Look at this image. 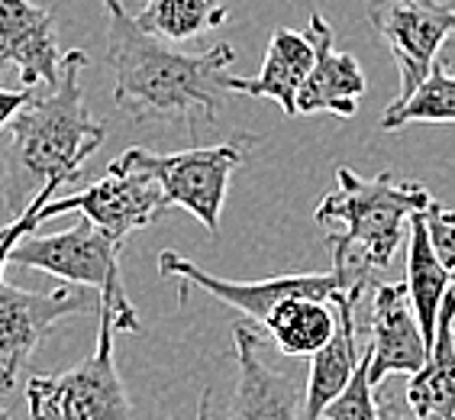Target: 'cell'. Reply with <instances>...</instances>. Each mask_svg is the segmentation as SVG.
Here are the masks:
<instances>
[{"label": "cell", "instance_id": "6da1fadb", "mask_svg": "<svg viewBox=\"0 0 455 420\" xmlns=\"http://www.w3.org/2000/svg\"><path fill=\"white\" fill-rule=\"evenodd\" d=\"M107 10V65L114 71V104L136 123H217L229 88L233 45L217 43L204 52L168 49L146 33L120 0H100Z\"/></svg>", "mask_w": 455, "mask_h": 420}, {"label": "cell", "instance_id": "7a4b0ae2", "mask_svg": "<svg viewBox=\"0 0 455 420\" xmlns=\"http://www.w3.org/2000/svg\"><path fill=\"white\" fill-rule=\"evenodd\" d=\"M88 55L71 49L61 59V75L52 88L33 91L7 123L0 142V194L10 220L20 217L49 182L68 184L81 166L104 146L107 130L84 107L81 71Z\"/></svg>", "mask_w": 455, "mask_h": 420}, {"label": "cell", "instance_id": "3957f363", "mask_svg": "<svg viewBox=\"0 0 455 420\" xmlns=\"http://www.w3.org/2000/svg\"><path fill=\"white\" fill-rule=\"evenodd\" d=\"M433 204L429 188L411 178H397L391 168L362 178L349 166L336 168V191L323 194L314 220L333 230L326 243L333 253V269L352 291L375 288V275L395 262L403 230Z\"/></svg>", "mask_w": 455, "mask_h": 420}, {"label": "cell", "instance_id": "277c9868", "mask_svg": "<svg viewBox=\"0 0 455 420\" xmlns=\"http://www.w3.org/2000/svg\"><path fill=\"white\" fill-rule=\"evenodd\" d=\"M116 317L110 307L97 314V350L78 366L27 382V401L33 420H136L130 394L116 368L114 336Z\"/></svg>", "mask_w": 455, "mask_h": 420}, {"label": "cell", "instance_id": "5b68a950", "mask_svg": "<svg viewBox=\"0 0 455 420\" xmlns=\"http://www.w3.org/2000/svg\"><path fill=\"white\" fill-rule=\"evenodd\" d=\"M120 249L114 237H107L94 220L81 217L65 233L52 237H29L13 249L10 262L27 265V269L45 271L71 285H88L100 291L104 307H110L116 317V330L140 333V314L132 311L120 275Z\"/></svg>", "mask_w": 455, "mask_h": 420}, {"label": "cell", "instance_id": "8992f818", "mask_svg": "<svg viewBox=\"0 0 455 420\" xmlns=\"http://www.w3.org/2000/svg\"><path fill=\"white\" fill-rule=\"evenodd\" d=\"M126 156L158 178L168 198V207L188 210L201 220L207 233L220 230V214L229 191V178L243 166L245 149L239 140L217 142V146H194L184 152H149L132 146Z\"/></svg>", "mask_w": 455, "mask_h": 420}, {"label": "cell", "instance_id": "52a82bcc", "mask_svg": "<svg viewBox=\"0 0 455 420\" xmlns=\"http://www.w3.org/2000/svg\"><path fill=\"white\" fill-rule=\"evenodd\" d=\"M100 291L88 285H61L55 291H29L13 281H0V388L17 385L20 372L39 343L59 320L78 314H100Z\"/></svg>", "mask_w": 455, "mask_h": 420}, {"label": "cell", "instance_id": "ba28073f", "mask_svg": "<svg viewBox=\"0 0 455 420\" xmlns=\"http://www.w3.org/2000/svg\"><path fill=\"white\" fill-rule=\"evenodd\" d=\"M78 210L81 217L94 220L97 227L104 230L107 237H114L116 243H126L130 233L142 227H152L162 210H168V198L162 191V184L152 172L136 166L126 152L116 162H110L104 178H97L84 191L68 194V198H52L43 207V223Z\"/></svg>", "mask_w": 455, "mask_h": 420}, {"label": "cell", "instance_id": "9c48e42d", "mask_svg": "<svg viewBox=\"0 0 455 420\" xmlns=\"http://www.w3.org/2000/svg\"><path fill=\"white\" fill-rule=\"evenodd\" d=\"M158 271H162V279L178 281V301H188V291L201 288L207 295H213L220 304L236 307L239 314H245L255 324H265L268 314L275 311V304H281L284 298H294V295L333 301L339 291H352L336 269L288 271V275H272V279H259V281L217 279V275L204 271L201 265H194L191 259H184V255L172 253V249L158 253Z\"/></svg>", "mask_w": 455, "mask_h": 420}, {"label": "cell", "instance_id": "30bf717a", "mask_svg": "<svg viewBox=\"0 0 455 420\" xmlns=\"http://www.w3.org/2000/svg\"><path fill=\"white\" fill-rule=\"evenodd\" d=\"M368 23L397 65V97H407L439 65V52L455 33V7L443 0H368Z\"/></svg>", "mask_w": 455, "mask_h": 420}, {"label": "cell", "instance_id": "8fae6325", "mask_svg": "<svg viewBox=\"0 0 455 420\" xmlns=\"http://www.w3.org/2000/svg\"><path fill=\"white\" fill-rule=\"evenodd\" d=\"M368 301H371L368 359H371V382H375V388L387 376H413V372H420L429 356V343L420 327V317H417V307H413L407 281L375 285Z\"/></svg>", "mask_w": 455, "mask_h": 420}, {"label": "cell", "instance_id": "7c38bea8", "mask_svg": "<svg viewBox=\"0 0 455 420\" xmlns=\"http://www.w3.org/2000/svg\"><path fill=\"white\" fill-rule=\"evenodd\" d=\"M61 59L52 10L33 0H0V75L13 69L23 88L43 91L59 81Z\"/></svg>", "mask_w": 455, "mask_h": 420}, {"label": "cell", "instance_id": "4fadbf2b", "mask_svg": "<svg viewBox=\"0 0 455 420\" xmlns=\"http://www.w3.org/2000/svg\"><path fill=\"white\" fill-rule=\"evenodd\" d=\"M233 350L239 376L229 420H304L300 382L262 359V336L249 324L233 327Z\"/></svg>", "mask_w": 455, "mask_h": 420}, {"label": "cell", "instance_id": "5bb4252c", "mask_svg": "<svg viewBox=\"0 0 455 420\" xmlns=\"http://www.w3.org/2000/svg\"><path fill=\"white\" fill-rule=\"evenodd\" d=\"M307 36L314 39L316 61L298 94V117L333 114L336 120H352L368 88L359 59L336 49V33L323 13H310Z\"/></svg>", "mask_w": 455, "mask_h": 420}, {"label": "cell", "instance_id": "9a60e30c", "mask_svg": "<svg viewBox=\"0 0 455 420\" xmlns=\"http://www.w3.org/2000/svg\"><path fill=\"white\" fill-rule=\"evenodd\" d=\"M362 291H339L333 298L339 324L330 336L323 350L310 356V372H307L304 385V420H323V411L330 401H336L346 385L352 382L355 368H359L365 350L359 352V327H355V304H359Z\"/></svg>", "mask_w": 455, "mask_h": 420}, {"label": "cell", "instance_id": "2e32d148", "mask_svg": "<svg viewBox=\"0 0 455 420\" xmlns=\"http://www.w3.org/2000/svg\"><path fill=\"white\" fill-rule=\"evenodd\" d=\"M316 49L314 39L298 29H275L265 49L262 71L255 78H229L233 94H249V97H265L281 107L284 117H298V94L304 88L307 75L314 69Z\"/></svg>", "mask_w": 455, "mask_h": 420}, {"label": "cell", "instance_id": "e0dca14e", "mask_svg": "<svg viewBox=\"0 0 455 420\" xmlns=\"http://www.w3.org/2000/svg\"><path fill=\"white\" fill-rule=\"evenodd\" d=\"M455 288H449L439 311L436 340L420 372H413L403 404L413 420H455Z\"/></svg>", "mask_w": 455, "mask_h": 420}, {"label": "cell", "instance_id": "ac0fdd59", "mask_svg": "<svg viewBox=\"0 0 455 420\" xmlns=\"http://www.w3.org/2000/svg\"><path fill=\"white\" fill-rule=\"evenodd\" d=\"M336 324H339V314L333 301L310 298V295L284 298L281 304H275V311L265 320L275 346L284 356H314L330 343Z\"/></svg>", "mask_w": 455, "mask_h": 420}, {"label": "cell", "instance_id": "d6986e66", "mask_svg": "<svg viewBox=\"0 0 455 420\" xmlns=\"http://www.w3.org/2000/svg\"><path fill=\"white\" fill-rule=\"evenodd\" d=\"M407 288H411L413 307L420 317V327L427 333V343L433 346L439 327V311L446 301L449 288H452V275L446 265L439 262L436 249L429 243L427 217L417 214L411 220V243H407Z\"/></svg>", "mask_w": 455, "mask_h": 420}, {"label": "cell", "instance_id": "ffe728a7", "mask_svg": "<svg viewBox=\"0 0 455 420\" xmlns=\"http://www.w3.org/2000/svg\"><path fill=\"white\" fill-rule=\"evenodd\" d=\"M229 10L220 0H149L140 17V27L146 33L168 39V43H184L197 36L223 27Z\"/></svg>", "mask_w": 455, "mask_h": 420}, {"label": "cell", "instance_id": "44dd1931", "mask_svg": "<svg viewBox=\"0 0 455 420\" xmlns=\"http://www.w3.org/2000/svg\"><path fill=\"white\" fill-rule=\"evenodd\" d=\"M411 123H455V71H446L443 65H436L413 94L395 97L387 104L378 126L391 133L403 130Z\"/></svg>", "mask_w": 455, "mask_h": 420}, {"label": "cell", "instance_id": "7402d4cb", "mask_svg": "<svg viewBox=\"0 0 455 420\" xmlns=\"http://www.w3.org/2000/svg\"><path fill=\"white\" fill-rule=\"evenodd\" d=\"M323 420H381V408L375 401V382H371L368 350L362 356L352 382L346 385V392L336 401H330V408L323 411Z\"/></svg>", "mask_w": 455, "mask_h": 420}, {"label": "cell", "instance_id": "603a6c76", "mask_svg": "<svg viewBox=\"0 0 455 420\" xmlns=\"http://www.w3.org/2000/svg\"><path fill=\"white\" fill-rule=\"evenodd\" d=\"M59 188H65V184L49 182L43 191H39V198H36V201L29 204V207L20 214V217L7 220V223L0 227V281H4V269H7L10 259H13V249H17V246L23 243V239H27L29 233L39 227V223H43V207L52 201Z\"/></svg>", "mask_w": 455, "mask_h": 420}, {"label": "cell", "instance_id": "cb8c5ba5", "mask_svg": "<svg viewBox=\"0 0 455 420\" xmlns=\"http://www.w3.org/2000/svg\"><path fill=\"white\" fill-rule=\"evenodd\" d=\"M423 217H427L429 243H433L439 262L446 265V271L455 281V210L433 198V204L423 210Z\"/></svg>", "mask_w": 455, "mask_h": 420}, {"label": "cell", "instance_id": "d4e9b609", "mask_svg": "<svg viewBox=\"0 0 455 420\" xmlns=\"http://www.w3.org/2000/svg\"><path fill=\"white\" fill-rule=\"evenodd\" d=\"M33 91H4L0 88V133L7 130V123L17 117V110L29 101Z\"/></svg>", "mask_w": 455, "mask_h": 420}, {"label": "cell", "instance_id": "484cf974", "mask_svg": "<svg viewBox=\"0 0 455 420\" xmlns=\"http://www.w3.org/2000/svg\"><path fill=\"white\" fill-rule=\"evenodd\" d=\"M378 408H381V420H411V417H407V414H403L401 401H397L395 394H385V398H381V404H378Z\"/></svg>", "mask_w": 455, "mask_h": 420}, {"label": "cell", "instance_id": "4316f807", "mask_svg": "<svg viewBox=\"0 0 455 420\" xmlns=\"http://www.w3.org/2000/svg\"><path fill=\"white\" fill-rule=\"evenodd\" d=\"M439 65L446 71H455V33L446 39V45H443V52H439Z\"/></svg>", "mask_w": 455, "mask_h": 420}, {"label": "cell", "instance_id": "83f0119b", "mask_svg": "<svg viewBox=\"0 0 455 420\" xmlns=\"http://www.w3.org/2000/svg\"><path fill=\"white\" fill-rule=\"evenodd\" d=\"M211 388L201 394V401H197V414H194V420H213V411H211Z\"/></svg>", "mask_w": 455, "mask_h": 420}, {"label": "cell", "instance_id": "f1b7e54d", "mask_svg": "<svg viewBox=\"0 0 455 420\" xmlns=\"http://www.w3.org/2000/svg\"><path fill=\"white\" fill-rule=\"evenodd\" d=\"M0 420H13V417H10V414L4 411V408H0Z\"/></svg>", "mask_w": 455, "mask_h": 420}, {"label": "cell", "instance_id": "f546056e", "mask_svg": "<svg viewBox=\"0 0 455 420\" xmlns=\"http://www.w3.org/2000/svg\"><path fill=\"white\" fill-rule=\"evenodd\" d=\"M452 327H455V320H452Z\"/></svg>", "mask_w": 455, "mask_h": 420}]
</instances>
